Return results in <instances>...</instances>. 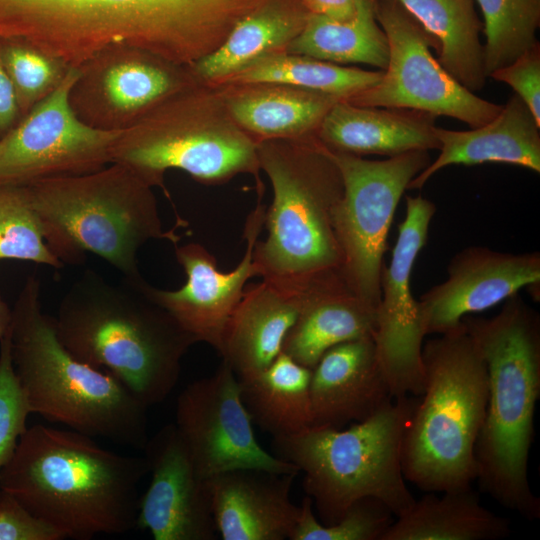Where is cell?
Returning a JSON list of instances; mask_svg holds the SVG:
<instances>
[{"instance_id":"1","label":"cell","mask_w":540,"mask_h":540,"mask_svg":"<svg viewBox=\"0 0 540 540\" xmlns=\"http://www.w3.org/2000/svg\"><path fill=\"white\" fill-rule=\"evenodd\" d=\"M263 1L0 0V36L22 37L67 68L114 49L191 66Z\"/></svg>"},{"instance_id":"2","label":"cell","mask_w":540,"mask_h":540,"mask_svg":"<svg viewBox=\"0 0 540 540\" xmlns=\"http://www.w3.org/2000/svg\"><path fill=\"white\" fill-rule=\"evenodd\" d=\"M144 456L123 455L74 430L35 424L0 472V489L64 539L136 528Z\"/></svg>"},{"instance_id":"3","label":"cell","mask_w":540,"mask_h":540,"mask_svg":"<svg viewBox=\"0 0 540 540\" xmlns=\"http://www.w3.org/2000/svg\"><path fill=\"white\" fill-rule=\"evenodd\" d=\"M53 319L73 356L110 373L147 407L173 391L182 359L197 343L136 285L91 270L64 294Z\"/></svg>"},{"instance_id":"4","label":"cell","mask_w":540,"mask_h":540,"mask_svg":"<svg viewBox=\"0 0 540 540\" xmlns=\"http://www.w3.org/2000/svg\"><path fill=\"white\" fill-rule=\"evenodd\" d=\"M463 323L484 358L488 399L475 446L481 489L528 520L540 517V500L528 479L534 416L540 396V321L517 294L491 318Z\"/></svg>"},{"instance_id":"5","label":"cell","mask_w":540,"mask_h":540,"mask_svg":"<svg viewBox=\"0 0 540 540\" xmlns=\"http://www.w3.org/2000/svg\"><path fill=\"white\" fill-rule=\"evenodd\" d=\"M40 282L29 276L10 328L14 371L31 413L90 437L144 450L147 409L110 373L73 356L40 303Z\"/></svg>"},{"instance_id":"6","label":"cell","mask_w":540,"mask_h":540,"mask_svg":"<svg viewBox=\"0 0 540 540\" xmlns=\"http://www.w3.org/2000/svg\"><path fill=\"white\" fill-rule=\"evenodd\" d=\"M257 156L273 201L265 212L268 234L256 240L253 262L262 280L301 293L340 272L334 212L344 192L342 175L317 137L262 140Z\"/></svg>"},{"instance_id":"7","label":"cell","mask_w":540,"mask_h":540,"mask_svg":"<svg viewBox=\"0 0 540 540\" xmlns=\"http://www.w3.org/2000/svg\"><path fill=\"white\" fill-rule=\"evenodd\" d=\"M24 186L45 241L63 264L92 253L135 283L143 279L137 254L147 242L180 240L174 230H164L152 186L122 164Z\"/></svg>"},{"instance_id":"8","label":"cell","mask_w":540,"mask_h":540,"mask_svg":"<svg viewBox=\"0 0 540 540\" xmlns=\"http://www.w3.org/2000/svg\"><path fill=\"white\" fill-rule=\"evenodd\" d=\"M424 388L405 431L402 468L425 492L471 487L488 399L487 368L465 324L422 347Z\"/></svg>"},{"instance_id":"9","label":"cell","mask_w":540,"mask_h":540,"mask_svg":"<svg viewBox=\"0 0 540 540\" xmlns=\"http://www.w3.org/2000/svg\"><path fill=\"white\" fill-rule=\"evenodd\" d=\"M419 396L392 398L349 428L310 426L273 438L274 455L303 472V489L320 522L331 525L363 498L385 504L401 516L415 502L402 468L406 428Z\"/></svg>"},{"instance_id":"10","label":"cell","mask_w":540,"mask_h":540,"mask_svg":"<svg viewBox=\"0 0 540 540\" xmlns=\"http://www.w3.org/2000/svg\"><path fill=\"white\" fill-rule=\"evenodd\" d=\"M111 163L164 187V174L179 169L198 182L221 184L239 174L260 180L257 143L231 117L218 86L197 81L158 102L123 129Z\"/></svg>"},{"instance_id":"11","label":"cell","mask_w":540,"mask_h":540,"mask_svg":"<svg viewBox=\"0 0 540 540\" xmlns=\"http://www.w3.org/2000/svg\"><path fill=\"white\" fill-rule=\"evenodd\" d=\"M329 151L344 185L334 212L342 258L340 273L357 296L377 307L383 257L395 210L411 180L430 164L429 153L413 150L384 160H368Z\"/></svg>"},{"instance_id":"12","label":"cell","mask_w":540,"mask_h":540,"mask_svg":"<svg viewBox=\"0 0 540 540\" xmlns=\"http://www.w3.org/2000/svg\"><path fill=\"white\" fill-rule=\"evenodd\" d=\"M374 11L388 40L387 67L377 84L344 100L357 106L420 110L470 128L500 113L503 105L477 96L441 66L430 51H437V40L398 0H374Z\"/></svg>"},{"instance_id":"13","label":"cell","mask_w":540,"mask_h":540,"mask_svg":"<svg viewBox=\"0 0 540 540\" xmlns=\"http://www.w3.org/2000/svg\"><path fill=\"white\" fill-rule=\"evenodd\" d=\"M80 74V68L69 67L56 87L4 136L0 185L82 175L111 163V149L122 130L95 128L76 115L70 94Z\"/></svg>"},{"instance_id":"14","label":"cell","mask_w":540,"mask_h":540,"mask_svg":"<svg viewBox=\"0 0 540 540\" xmlns=\"http://www.w3.org/2000/svg\"><path fill=\"white\" fill-rule=\"evenodd\" d=\"M175 426L205 479L235 469L300 473L258 443L239 379L223 360L211 376L188 384L179 394Z\"/></svg>"},{"instance_id":"15","label":"cell","mask_w":540,"mask_h":540,"mask_svg":"<svg viewBox=\"0 0 540 540\" xmlns=\"http://www.w3.org/2000/svg\"><path fill=\"white\" fill-rule=\"evenodd\" d=\"M435 211L434 203L421 195L406 197V215L399 225L390 263L381 273L373 340L392 398L420 396L424 388L422 347L426 332L419 303L412 295L411 273L426 245Z\"/></svg>"},{"instance_id":"16","label":"cell","mask_w":540,"mask_h":540,"mask_svg":"<svg viewBox=\"0 0 540 540\" xmlns=\"http://www.w3.org/2000/svg\"><path fill=\"white\" fill-rule=\"evenodd\" d=\"M266 207L258 198L248 215L244 237L246 249L240 263L230 272L217 268V260L199 243L175 245V257L186 275L177 290H163L145 279L136 285L153 302L165 309L198 342H204L219 354L228 322L242 299L247 281L258 276L253 262V247L265 221Z\"/></svg>"},{"instance_id":"17","label":"cell","mask_w":540,"mask_h":540,"mask_svg":"<svg viewBox=\"0 0 540 540\" xmlns=\"http://www.w3.org/2000/svg\"><path fill=\"white\" fill-rule=\"evenodd\" d=\"M81 69L70 102L86 124L123 130L171 94L198 80L181 66L135 49H114Z\"/></svg>"},{"instance_id":"18","label":"cell","mask_w":540,"mask_h":540,"mask_svg":"<svg viewBox=\"0 0 540 540\" xmlns=\"http://www.w3.org/2000/svg\"><path fill=\"white\" fill-rule=\"evenodd\" d=\"M151 480L140 496L136 527L155 540H214L218 532L207 479L176 429L163 426L144 448Z\"/></svg>"},{"instance_id":"19","label":"cell","mask_w":540,"mask_h":540,"mask_svg":"<svg viewBox=\"0 0 540 540\" xmlns=\"http://www.w3.org/2000/svg\"><path fill=\"white\" fill-rule=\"evenodd\" d=\"M447 274L418 300L426 335L448 332L469 314L487 310L522 288L538 287L540 254L472 246L451 259Z\"/></svg>"},{"instance_id":"20","label":"cell","mask_w":540,"mask_h":540,"mask_svg":"<svg viewBox=\"0 0 540 540\" xmlns=\"http://www.w3.org/2000/svg\"><path fill=\"white\" fill-rule=\"evenodd\" d=\"M297 475L235 469L208 478L218 534L224 540L291 539L301 513L290 499Z\"/></svg>"},{"instance_id":"21","label":"cell","mask_w":540,"mask_h":540,"mask_svg":"<svg viewBox=\"0 0 540 540\" xmlns=\"http://www.w3.org/2000/svg\"><path fill=\"white\" fill-rule=\"evenodd\" d=\"M312 425L342 428L363 421L392 399L373 336L338 344L311 369Z\"/></svg>"},{"instance_id":"22","label":"cell","mask_w":540,"mask_h":540,"mask_svg":"<svg viewBox=\"0 0 540 540\" xmlns=\"http://www.w3.org/2000/svg\"><path fill=\"white\" fill-rule=\"evenodd\" d=\"M376 306L357 296L340 272L318 279L301 292L297 318L282 351L312 369L330 348L373 336Z\"/></svg>"},{"instance_id":"23","label":"cell","mask_w":540,"mask_h":540,"mask_svg":"<svg viewBox=\"0 0 540 540\" xmlns=\"http://www.w3.org/2000/svg\"><path fill=\"white\" fill-rule=\"evenodd\" d=\"M540 125L517 94L489 123L458 131L437 127L438 157L416 175L407 189H420L439 170L450 165L499 162L540 172Z\"/></svg>"},{"instance_id":"24","label":"cell","mask_w":540,"mask_h":540,"mask_svg":"<svg viewBox=\"0 0 540 540\" xmlns=\"http://www.w3.org/2000/svg\"><path fill=\"white\" fill-rule=\"evenodd\" d=\"M436 118L420 110L357 106L339 100L324 117L316 137L331 151L359 156L439 150Z\"/></svg>"},{"instance_id":"25","label":"cell","mask_w":540,"mask_h":540,"mask_svg":"<svg viewBox=\"0 0 540 540\" xmlns=\"http://www.w3.org/2000/svg\"><path fill=\"white\" fill-rule=\"evenodd\" d=\"M238 126L256 143L316 137L329 110L342 98L292 85L254 82L215 85Z\"/></svg>"},{"instance_id":"26","label":"cell","mask_w":540,"mask_h":540,"mask_svg":"<svg viewBox=\"0 0 540 540\" xmlns=\"http://www.w3.org/2000/svg\"><path fill=\"white\" fill-rule=\"evenodd\" d=\"M300 302L301 293L266 280L245 288L226 327L219 354L238 379L259 374L282 352Z\"/></svg>"},{"instance_id":"27","label":"cell","mask_w":540,"mask_h":540,"mask_svg":"<svg viewBox=\"0 0 540 540\" xmlns=\"http://www.w3.org/2000/svg\"><path fill=\"white\" fill-rule=\"evenodd\" d=\"M309 16L301 0H264L234 26L217 50L190 69L200 82L217 85L261 57L286 52Z\"/></svg>"},{"instance_id":"28","label":"cell","mask_w":540,"mask_h":540,"mask_svg":"<svg viewBox=\"0 0 540 540\" xmlns=\"http://www.w3.org/2000/svg\"><path fill=\"white\" fill-rule=\"evenodd\" d=\"M415 499L381 540H497L510 534L508 519L480 503L471 487Z\"/></svg>"},{"instance_id":"29","label":"cell","mask_w":540,"mask_h":540,"mask_svg":"<svg viewBox=\"0 0 540 540\" xmlns=\"http://www.w3.org/2000/svg\"><path fill=\"white\" fill-rule=\"evenodd\" d=\"M437 40V60L473 93L486 82L483 22L475 0H398Z\"/></svg>"},{"instance_id":"30","label":"cell","mask_w":540,"mask_h":540,"mask_svg":"<svg viewBox=\"0 0 540 540\" xmlns=\"http://www.w3.org/2000/svg\"><path fill=\"white\" fill-rule=\"evenodd\" d=\"M310 379L311 369L283 351L259 374L239 379L253 424L273 438L312 426Z\"/></svg>"},{"instance_id":"31","label":"cell","mask_w":540,"mask_h":540,"mask_svg":"<svg viewBox=\"0 0 540 540\" xmlns=\"http://www.w3.org/2000/svg\"><path fill=\"white\" fill-rule=\"evenodd\" d=\"M286 52L335 64L362 63L380 70L389 61L388 40L376 20L374 0H361L356 16L348 21L310 14Z\"/></svg>"},{"instance_id":"32","label":"cell","mask_w":540,"mask_h":540,"mask_svg":"<svg viewBox=\"0 0 540 540\" xmlns=\"http://www.w3.org/2000/svg\"><path fill=\"white\" fill-rule=\"evenodd\" d=\"M383 70L341 66L314 57L279 52L261 57L221 83L271 82L338 96L343 100L377 84Z\"/></svg>"},{"instance_id":"33","label":"cell","mask_w":540,"mask_h":540,"mask_svg":"<svg viewBox=\"0 0 540 540\" xmlns=\"http://www.w3.org/2000/svg\"><path fill=\"white\" fill-rule=\"evenodd\" d=\"M483 14L487 77L511 62L538 40L540 0H475Z\"/></svg>"},{"instance_id":"34","label":"cell","mask_w":540,"mask_h":540,"mask_svg":"<svg viewBox=\"0 0 540 540\" xmlns=\"http://www.w3.org/2000/svg\"><path fill=\"white\" fill-rule=\"evenodd\" d=\"M17 259L56 269L64 264L47 245L24 185H0V260Z\"/></svg>"},{"instance_id":"35","label":"cell","mask_w":540,"mask_h":540,"mask_svg":"<svg viewBox=\"0 0 540 540\" xmlns=\"http://www.w3.org/2000/svg\"><path fill=\"white\" fill-rule=\"evenodd\" d=\"M394 519L381 501L363 498L353 503L337 522L323 525L306 495L290 540H381Z\"/></svg>"},{"instance_id":"36","label":"cell","mask_w":540,"mask_h":540,"mask_svg":"<svg viewBox=\"0 0 540 540\" xmlns=\"http://www.w3.org/2000/svg\"><path fill=\"white\" fill-rule=\"evenodd\" d=\"M0 60L8 73L22 108H32L60 82L67 67L40 50L26 45L2 49Z\"/></svg>"},{"instance_id":"37","label":"cell","mask_w":540,"mask_h":540,"mask_svg":"<svg viewBox=\"0 0 540 540\" xmlns=\"http://www.w3.org/2000/svg\"><path fill=\"white\" fill-rule=\"evenodd\" d=\"M29 414L31 411L14 371L9 329L0 338V472L27 430Z\"/></svg>"},{"instance_id":"38","label":"cell","mask_w":540,"mask_h":540,"mask_svg":"<svg viewBox=\"0 0 540 540\" xmlns=\"http://www.w3.org/2000/svg\"><path fill=\"white\" fill-rule=\"evenodd\" d=\"M489 77L508 84L540 125V44L537 41L510 64Z\"/></svg>"},{"instance_id":"39","label":"cell","mask_w":540,"mask_h":540,"mask_svg":"<svg viewBox=\"0 0 540 540\" xmlns=\"http://www.w3.org/2000/svg\"><path fill=\"white\" fill-rule=\"evenodd\" d=\"M54 527L0 489V540H63Z\"/></svg>"},{"instance_id":"40","label":"cell","mask_w":540,"mask_h":540,"mask_svg":"<svg viewBox=\"0 0 540 540\" xmlns=\"http://www.w3.org/2000/svg\"><path fill=\"white\" fill-rule=\"evenodd\" d=\"M309 14L319 15L335 21L353 19L361 0H301Z\"/></svg>"},{"instance_id":"41","label":"cell","mask_w":540,"mask_h":540,"mask_svg":"<svg viewBox=\"0 0 540 540\" xmlns=\"http://www.w3.org/2000/svg\"><path fill=\"white\" fill-rule=\"evenodd\" d=\"M18 108L14 85L0 60V130L10 127Z\"/></svg>"},{"instance_id":"42","label":"cell","mask_w":540,"mask_h":540,"mask_svg":"<svg viewBox=\"0 0 540 540\" xmlns=\"http://www.w3.org/2000/svg\"><path fill=\"white\" fill-rule=\"evenodd\" d=\"M12 322V310L0 297V338L10 329Z\"/></svg>"},{"instance_id":"43","label":"cell","mask_w":540,"mask_h":540,"mask_svg":"<svg viewBox=\"0 0 540 540\" xmlns=\"http://www.w3.org/2000/svg\"><path fill=\"white\" fill-rule=\"evenodd\" d=\"M3 147H4V137L0 140V154L3 150Z\"/></svg>"}]
</instances>
